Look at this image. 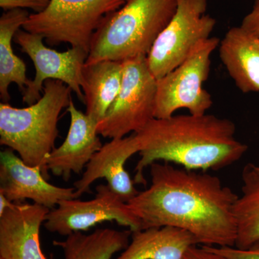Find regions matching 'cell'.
I'll return each mask as SVG.
<instances>
[{
  "mask_svg": "<svg viewBox=\"0 0 259 259\" xmlns=\"http://www.w3.org/2000/svg\"><path fill=\"white\" fill-rule=\"evenodd\" d=\"M178 0H126L94 34L87 64L147 56L176 13Z\"/></svg>",
  "mask_w": 259,
  "mask_h": 259,
  "instance_id": "obj_4",
  "label": "cell"
},
{
  "mask_svg": "<svg viewBox=\"0 0 259 259\" xmlns=\"http://www.w3.org/2000/svg\"><path fill=\"white\" fill-rule=\"evenodd\" d=\"M50 0H0V8L4 11L15 9H30L38 13L47 8Z\"/></svg>",
  "mask_w": 259,
  "mask_h": 259,
  "instance_id": "obj_22",
  "label": "cell"
},
{
  "mask_svg": "<svg viewBox=\"0 0 259 259\" xmlns=\"http://www.w3.org/2000/svg\"><path fill=\"white\" fill-rule=\"evenodd\" d=\"M131 235V230L104 228L88 235L82 232L71 233L64 241H54L53 244L62 248L64 259H112L128 246Z\"/></svg>",
  "mask_w": 259,
  "mask_h": 259,
  "instance_id": "obj_19",
  "label": "cell"
},
{
  "mask_svg": "<svg viewBox=\"0 0 259 259\" xmlns=\"http://www.w3.org/2000/svg\"><path fill=\"white\" fill-rule=\"evenodd\" d=\"M184 259H228L223 255L213 250L210 247L197 245L191 247L185 253Z\"/></svg>",
  "mask_w": 259,
  "mask_h": 259,
  "instance_id": "obj_23",
  "label": "cell"
},
{
  "mask_svg": "<svg viewBox=\"0 0 259 259\" xmlns=\"http://www.w3.org/2000/svg\"><path fill=\"white\" fill-rule=\"evenodd\" d=\"M95 198L88 201L76 199L61 201L48 213L44 227L48 231L68 236L107 221H115L132 232L141 231L142 223L127 202L108 185L96 187Z\"/></svg>",
  "mask_w": 259,
  "mask_h": 259,
  "instance_id": "obj_9",
  "label": "cell"
},
{
  "mask_svg": "<svg viewBox=\"0 0 259 259\" xmlns=\"http://www.w3.org/2000/svg\"><path fill=\"white\" fill-rule=\"evenodd\" d=\"M198 244L193 234L176 227L148 228L132 232L131 243L116 259H184Z\"/></svg>",
  "mask_w": 259,
  "mask_h": 259,
  "instance_id": "obj_16",
  "label": "cell"
},
{
  "mask_svg": "<svg viewBox=\"0 0 259 259\" xmlns=\"http://www.w3.org/2000/svg\"><path fill=\"white\" fill-rule=\"evenodd\" d=\"M236 132L233 121L211 114L152 119L136 134L141 159L135 168V184L146 186L145 169L159 161L202 171L231 166L248 151Z\"/></svg>",
  "mask_w": 259,
  "mask_h": 259,
  "instance_id": "obj_2",
  "label": "cell"
},
{
  "mask_svg": "<svg viewBox=\"0 0 259 259\" xmlns=\"http://www.w3.org/2000/svg\"><path fill=\"white\" fill-rule=\"evenodd\" d=\"M29 16L26 10L15 9L4 12L0 18V98L5 103L10 101L12 83H16L23 93L30 81L27 77L26 65L15 55L12 46L15 34Z\"/></svg>",
  "mask_w": 259,
  "mask_h": 259,
  "instance_id": "obj_18",
  "label": "cell"
},
{
  "mask_svg": "<svg viewBox=\"0 0 259 259\" xmlns=\"http://www.w3.org/2000/svg\"><path fill=\"white\" fill-rule=\"evenodd\" d=\"M220 41L211 37L199 42L184 62L157 79L155 118H168L181 109L193 115L207 113L213 101L202 85L208 78L211 56Z\"/></svg>",
  "mask_w": 259,
  "mask_h": 259,
  "instance_id": "obj_7",
  "label": "cell"
},
{
  "mask_svg": "<svg viewBox=\"0 0 259 259\" xmlns=\"http://www.w3.org/2000/svg\"><path fill=\"white\" fill-rule=\"evenodd\" d=\"M0 193L14 203L31 199L50 209L61 201L78 198L74 187L49 183L41 168L28 166L10 148L0 152Z\"/></svg>",
  "mask_w": 259,
  "mask_h": 259,
  "instance_id": "obj_11",
  "label": "cell"
},
{
  "mask_svg": "<svg viewBox=\"0 0 259 259\" xmlns=\"http://www.w3.org/2000/svg\"><path fill=\"white\" fill-rule=\"evenodd\" d=\"M71 92L62 81L48 80L35 103L24 108L0 104V144L15 151L28 166L41 168L47 180V158L55 148L59 117L72 100Z\"/></svg>",
  "mask_w": 259,
  "mask_h": 259,
  "instance_id": "obj_3",
  "label": "cell"
},
{
  "mask_svg": "<svg viewBox=\"0 0 259 259\" xmlns=\"http://www.w3.org/2000/svg\"><path fill=\"white\" fill-rule=\"evenodd\" d=\"M207 0H178L176 13L146 57L156 79L176 69L199 42L209 38L216 20L206 14Z\"/></svg>",
  "mask_w": 259,
  "mask_h": 259,
  "instance_id": "obj_8",
  "label": "cell"
},
{
  "mask_svg": "<svg viewBox=\"0 0 259 259\" xmlns=\"http://www.w3.org/2000/svg\"><path fill=\"white\" fill-rule=\"evenodd\" d=\"M66 109L70 115L67 136L47 160L48 171L65 181L72 174L80 175L103 146L97 133L98 122L78 110L72 100Z\"/></svg>",
  "mask_w": 259,
  "mask_h": 259,
  "instance_id": "obj_14",
  "label": "cell"
},
{
  "mask_svg": "<svg viewBox=\"0 0 259 259\" xmlns=\"http://www.w3.org/2000/svg\"><path fill=\"white\" fill-rule=\"evenodd\" d=\"M151 184L127 202L142 230L172 226L193 234L206 246H235L238 194L206 171L154 162Z\"/></svg>",
  "mask_w": 259,
  "mask_h": 259,
  "instance_id": "obj_1",
  "label": "cell"
},
{
  "mask_svg": "<svg viewBox=\"0 0 259 259\" xmlns=\"http://www.w3.org/2000/svg\"><path fill=\"white\" fill-rule=\"evenodd\" d=\"M241 26L259 37V0H255L253 8L243 19Z\"/></svg>",
  "mask_w": 259,
  "mask_h": 259,
  "instance_id": "obj_24",
  "label": "cell"
},
{
  "mask_svg": "<svg viewBox=\"0 0 259 259\" xmlns=\"http://www.w3.org/2000/svg\"><path fill=\"white\" fill-rule=\"evenodd\" d=\"M219 54L238 90L259 93V37L241 25L233 27L220 41Z\"/></svg>",
  "mask_w": 259,
  "mask_h": 259,
  "instance_id": "obj_15",
  "label": "cell"
},
{
  "mask_svg": "<svg viewBox=\"0 0 259 259\" xmlns=\"http://www.w3.org/2000/svg\"><path fill=\"white\" fill-rule=\"evenodd\" d=\"M209 247L228 259H259V240L243 249L236 246Z\"/></svg>",
  "mask_w": 259,
  "mask_h": 259,
  "instance_id": "obj_21",
  "label": "cell"
},
{
  "mask_svg": "<svg viewBox=\"0 0 259 259\" xmlns=\"http://www.w3.org/2000/svg\"><path fill=\"white\" fill-rule=\"evenodd\" d=\"M126 0H50L47 8L30 15L23 28L41 35L50 46L68 44L90 51L94 34L104 19Z\"/></svg>",
  "mask_w": 259,
  "mask_h": 259,
  "instance_id": "obj_5",
  "label": "cell"
},
{
  "mask_svg": "<svg viewBox=\"0 0 259 259\" xmlns=\"http://www.w3.org/2000/svg\"><path fill=\"white\" fill-rule=\"evenodd\" d=\"M241 195L235 205L236 245L247 248L259 240V165L249 163L242 171Z\"/></svg>",
  "mask_w": 259,
  "mask_h": 259,
  "instance_id": "obj_20",
  "label": "cell"
},
{
  "mask_svg": "<svg viewBox=\"0 0 259 259\" xmlns=\"http://www.w3.org/2000/svg\"><path fill=\"white\" fill-rule=\"evenodd\" d=\"M123 73V62L102 60L85 63L81 74V89L87 115L97 122L107 110L120 91Z\"/></svg>",
  "mask_w": 259,
  "mask_h": 259,
  "instance_id": "obj_17",
  "label": "cell"
},
{
  "mask_svg": "<svg viewBox=\"0 0 259 259\" xmlns=\"http://www.w3.org/2000/svg\"><path fill=\"white\" fill-rule=\"evenodd\" d=\"M44 40L41 35L20 29L15 34L14 41L31 59L35 69V77L23 93V102L28 105L35 103L42 96L46 81L58 80L69 87L83 103L81 74L88 53L76 47L59 52L45 46Z\"/></svg>",
  "mask_w": 259,
  "mask_h": 259,
  "instance_id": "obj_10",
  "label": "cell"
},
{
  "mask_svg": "<svg viewBox=\"0 0 259 259\" xmlns=\"http://www.w3.org/2000/svg\"><path fill=\"white\" fill-rule=\"evenodd\" d=\"M140 152L136 134L122 139H111L94 155L82 177L74 183L77 197L90 192V186L100 179H105L110 189L124 202H127L139 193L134 181L125 170L130 158Z\"/></svg>",
  "mask_w": 259,
  "mask_h": 259,
  "instance_id": "obj_12",
  "label": "cell"
},
{
  "mask_svg": "<svg viewBox=\"0 0 259 259\" xmlns=\"http://www.w3.org/2000/svg\"><path fill=\"white\" fill-rule=\"evenodd\" d=\"M146 56L122 61L120 91L97 125V133L102 137L122 139L137 134L155 118L157 79L148 68Z\"/></svg>",
  "mask_w": 259,
  "mask_h": 259,
  "instance_id": "obj_6",
  "label": "cell"
},
{
  "mask_svg": "<svg viewBox=\"0 0 259 259\" xmlns=\"http://www.w3.org/2000/svg\"><path fill=\"white\" fill-rule=\"evenodd\" d=\"M14 202H10L4 194L0 193V215L5 212V209L9 208Z\"/></svg>",
  "mask_w": 259,
  "mask_h": 259,
  "instance_id": "obj_25",
  "label": "cell"
},
{
  "mask_svg": "<svg viewBox=\"0 0 259 259\" xmlns=\"http://www.w3.org/2000/svg\"><path fill=\"white\" fill-rule=\"evenodd\" d=\"M50 209L35 203H13L0 215V259L48 258L40 230Z\"/></svg>",
  "mask_w": 259,
  "mask_h": 259,
  "instance_id": "obj_13",
  "label": "cell"
}]
</instances>
